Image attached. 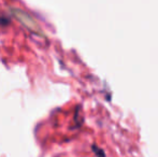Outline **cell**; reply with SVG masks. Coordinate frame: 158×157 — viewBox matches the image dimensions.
<instances>
[{
	"label": "cell",
	"mask_w": 158,
	"mask_h": 157,
	"mask_svg": "<svg viewBox=\"0 0 158 157\" xmlns=\"http://www.w3.org/2000/svg\"><path fill=\"white\" fill-rule=\"evenodd\" d=\"M12 11H13V14H14V16L16 17V19H19V21L21 22V23L23 24L24 26H26L28 29L31 30V31H33V32L41 34L39 26L37 25V23L33 21V19L29 16V15L26 14V13L23 12L22 10H17V9H14V10H12Z\"/></svg>",
	"instance_id": "cell-1"
},
{
	"label": "cell",
	"mask_w": 158,
	"mask_h": 157,
	"mask_svg": "<svg viewBox=\"0 0 158 157\" xmlns=\"http://www.w3.org/2000/svg\"><path fill=\"white\" fill-rule=\"evenodd\" d=\"M93 149H94V152H95L96 154H97L98 157H106V154H104V152L102 151L101 149L97 147L96 145H93Z\"/></svg>",
	"instance_id": "cell-2"
}]
</instances>
